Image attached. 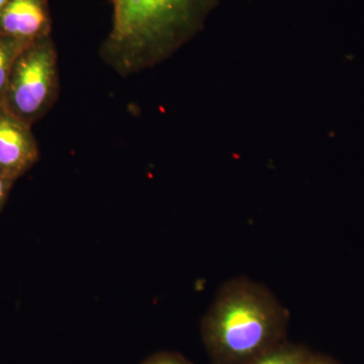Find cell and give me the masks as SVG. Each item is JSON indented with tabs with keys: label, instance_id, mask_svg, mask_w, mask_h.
Returning a JSON list of instances; mask_svg holds the SVG:
<instances>
[{
	"label": "cell",
	"instance_id": "cell-1",
	"mask_svg": "<svg viewBox=\"0 0 364 364\" xmlns=\"http://www.w3.org/2000/svg\"><path fill=\"white\" fill-rule=\"evenodd\" d=\"M215 0H112L102 56L121 75L169 57L202 28Z\"/></svg>",
	"mask_w": 364,
	"mask_h": 364
},
{
	"label": "cell",
	"instance_id": "cell-2",
	"mask_svg": "<svg viewBox=\"0 0 364 364\" xmlns=\"http://www.w3.org/2000/svg\"><path fill=\"white\" fill-rule=\"evenodd\" d=\"M289 310L264 284L236 277L223 284L200 323L212 364H247L287 339Z\"/></svg>",
	"mask_w": 364,
	"mask_h": 364
},
{
	"label": "cell",
	"instance_id": "cell-3",
	"mask_svg": "<svg viewBox=\"0 0 364 364\" xmlns=\"http://www.w3.org/2000/svg\"><path fill=\"white\" fill-rule=\"evenodd\" d=\"M57 82L56 50L46 36L26 46L14 62L4 107L32 126L51 107Z\"/></svg>",
	"mask_w": 364,
	"mask_h": 364
},
{
	"label": "cell",
	"instance_id": "cell-4",
	"mask_svg": "<svg viewBox=\"0 0 364 364\" xmlns=\"http://www.w3.org/2000/svg\"><path fill=\"white\" fill-rule=\"evenodd\" d=\"M32 126L0 107V172L14 181L39 160Z\"/></svg>",
	"mask_w": 364,
	"mask_h": 364
},
{
	"label": "cell",
	"instance_id": "cell-5",
	"mask_svg": "<svg viewBox=\"0 0 364 364\" xmlns=\"http://www.w3.org/2000/svg\"><path fill=\"white\" fill-rule=\"evenodd\" d=\"M45 0H9L0 13V35L28 46L49 36Z\"/></svg>",
	"mask_w": 364,
	"mask_h": 364
},
{
	"label": "cell",
	"instance_id": "cell-6",
	"mask_svg": "<svg viewBox=\"0 0 364 364\" xmlns=\"http://www.w3.org/2000/svg\"><path fill=\"white\" fill-rule=\"evenodd\" d=\"M310 348L286 339L263 352L247 364H304L310 355Z\"/></svg>",
	"mask_w": 364,
	"mask_h": 364
},
{
	"label": "cell",
	"instance_id": "cell-7",
	"mask_svg": "<svg viewBox=\"0 0 364 364\" xmlns=\"http://www.w3.org/2000/svg\"><path fill=\"white\" fill-rule=\"evenodd\" d=\"M26 47L21 43L0 35V107H4L14 62Z\"/></svg>",
	"mask_w": 364,
	"mask_h": 364
},
{
	"label": "cell",
	"instance_id": "cell-8",
	"mask_svg": "<svg viewBox=\"0 0 364 364\" xmlns=\"http://www.w3.org/2000/svg\"><path fill=\"white\" fill-rule=\"evenodd\" d=\"M141 364H193V363L178 352L159 351L146 358Z\"/></svg>",
	"mask_w": 364,
	"mask_h": 364
},
{
	"label": "cell",
	"instance_id": "cell-9",
	"mask_svg": "<svg viewBox=\"0 0 364 364\" xmlns=\"http://www.w3.org/2000/svg\"><path fill=\"white\" fill-rule=\"evenodd\" d=\"M14 182L16 181L11 179V177L4 176V173L0 172V212L6 205Z\"/></svg>",
	"mask_w": 364,
	"mask_h": 364
},
{
	"label": "cell",
	"instance_id": "cell-10",
	"mask_svg": "<svg viewBox=\"0 0 364 364\" xmlns=\"http://www.w3.org/2000/svg\"><path fill=\"white\" fill-rule=\"evenodd\" d=\"M304 364H340L336 359L331 358V356L326 355L323 353H316V352H311L309 358H306V363Z\"/></svg>",
	"mask_w": 364,
	"mask_h": 364
},
{
	"label": "cell",
	"instance_id": "cell-11",
	"mask_svg": "<svg viewBox=\"0 0 364 364\" xmlns=\"http://www.w3.org/2000/svg\"><path fill=\"white\" fill-rule=\"evenodd\" d=\"M7 2H9V0H0V13H1L2 9H4V6H6Z\"/></svg>",
	"mask_w": 364,
	"mask_h": 364
}]
</instances>
